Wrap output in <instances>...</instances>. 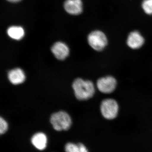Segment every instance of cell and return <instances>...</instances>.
I'll return each mask as SVG.
<instances>
[{
    "instance_id": "1",
    "label": "cell",
    "mask_w": 152,
    "mask_h": 152,
    "mask_svg": "<svg viewBox=\"0 0 152 152\" xmlns=\"http://www.w3.org/2000/svg\"><path fill=\"white\" fill-rule=\"evenodd\" d=\"M75 96L79 100H86L94 96L95 87L91 81L77 78L72 83Z\"/></svg>"
},
{
    "instance_id": "2",
    "label": "cell",
    "mask_w": 152,
    "mask_h": 152,
    "mask_svg": "<svg viewBox=\"0 0 152 152\" xmlns=\"http://www.w3.org/2000/svg\"><path fill=\"white\" fill-rule=\"evenodd\" d=\"M50 123L56 131H67L71 127L72 121L67 113L64 111H59L52 115Z\"/></svg>"
},
{
    "instance_id": "3",
    "label": "cell",
    "mask_w": 152,
    "mask_h": 152,
    "mask_svg": "<svg viewBox=\"0 0 152 152\" xmlns=\"http://www.w3.org/2000/svg\"><path fill=\"white\" fill-rule=\"evenodd\" d=\"M88 39L90 46L96 51H102L107 45V37L101 31H94L89 35Z\"/></svg>"
},
{
    "instance_id": "4",
    "label": "cell",
    "mask_w": 152,
    "mask_h": 152,
    "mask_svg": "<svg viewBox=\"0 0 152 152\" xmlns=\"http://www.w3.org/2000/svg\"><path fill=\"white\" fill-rule=\"evenodd\" d=\"M101 111L104 118L108 120L113 119L116 117L118 112V106L113 99H107L102 102Z\"/></svg>"
},
{
    "instance_id": "5",
    "label": "cell",
    "mask_w": 152,
    "mask_h": 152,
    "mask_svg": "<svg viewBox=\"0 0 152 152\" xmlns=\"http://www.w3.org/2000/svg\"><path fill=\"white\" fill-rule=\"evenodd\" d=\"M97 87L100 91L104 94H110L115 89L117 82L115 79L111 76H107L99 79L97 82Z\"/></svg>"
},
{
    "instance_id": "6",
    "label": "cell",
    "mask_w": 152,
    "mask_h": 152,
    "mask_svg": "<svg viewBox=\"0 0 152 152\" xmlns=\"http://www.w3.org/2000/svg\"><path fill=\"white\" fill-rule=\"evenodd\" d=\"M51 51L57 59L64 60L69 53V50L66 45L62 42H57L52 47Z\"/></svg>"
},
{
    "instance_id": "7",
    "label": "cell",
    "mask_w": 152,
    "mask_h": 152,
    "mask_svg": "<svg viewBox=\"0 0 152 152\" xmlns=\"http://www.w3.org/2000/svg\"><path fill=\"white\" fill-rule=\"evenodd\" d=\"M145 42L144 38L139 32L137 31L130 33L127 40V44L131 48H140L143 45Z\"/></svg>"
},
{
    "instance_id": "8",
    "label": "cell",
    "mask_w": 152,
    "mask_h": 152,
    "mask_svg": "<svg viewBox=\"0 0 152 152\" xmlns=\"http://www.w3.org/2000/svg\"><path fill=\"white\" fill-rule=\"evenodd\" d=\"M64 8L68 13L78 15L83 11L81 0H67L64 4Z\"/></svg>"
},
{
    "instance_id": "9",
    "label": "cell",
    "mask_w": 152,
    "mask_h": 152,
    "mask_svg": "<svg viewBox=\"0 0 152 152\" xmlns=\"http://www.w3.org/2000/svg\"><path fill=\"white\" fill-rule=\"evenodd\" d=\"M8 77L11 83L15 85L21 84L26 80L24 72L20 68H16L10 71Z\"/></svg>"
},
{
    "instance_id": "10",
    "label": "cell",
    "mask_w": 152,
    "mask_h": 152,
    "mask_svg": "<svg viewBox=\"0 0 152 152\" xmlns=\"http://www.w3.org/2000/svg\"><path fill=\"white\" fill-rule=\"evenodd\" d=\"M31 141L33 145L38 150L43 151L46 148L48 138L43 133H36L33 135Z\"/></svg>"
},
{
    "instance_id": "11",
    "label": "cell",
    "mask_w": 152,
    "mask_h": 152,
    "mask_svg": "<svg viewBox=\"0 0 152 152\" xmlns=\"http://www.w3.org/2000/svg\"><path fill=\"white\" fill-rule=\"evenodd\" d=\"M8 35L14 39H21L25 35V31L23 28L19 26H12L7 30Z\"/></svg>"
},
{
    "instance_id": "12",
    "label": "cell",
    "mask_w": 152,
    "mask_h": 152,
    "mask_svg": "<svg viewBox=\"0 0 152 152\" xmlns=\"http://www.w3.org/2000/svg\"><path fill=\"white\" fill-rule=\"evenodd\" d=\"M65 150L66 152H88L86 147L80 143L77 144L68 143L66 144Z\"/></svg>"
},
{
    "instance_id": "13",
    "label": "cell",
    "mask_w": 152,
    "mask_h": 152,
    "mask_svg": "<svg viewBox=\"0 0 152 152\" xmlns=\"http://www.w3.org/2000/svg\"><path fill=\"white\" fill-rule=\"evenodd\" d=\"M142 7L146 13L152 15V0H144Z\"/></svg>"
},
{
    "instance_id": "14",
    "label": "cell",
    "mask_w": 152,
    "mask_h": 152,
    "mask_svg": "<svg viewBox=\"0 0 152 152\" xmlns=\"http://www.w3.org/2000/svg\"><path fill=\"white\" fill-rule=\"evenodd\" d=\"M8 129V124L5 120L0 117V135L5 133Z\"/></svg>"
},
{
    "instance_id": "15",
    "label": "cell",
    "mask_w": 152,
    "mask_h": 152,
    "mask_svg": "<svg viewBox=\"0 0 152 152\" xmlns=\"http://www.w3.org/2000/svg\"><path fill=\"white\" fill-rule=\"evenodd\" d=\"M7 1L11 2H18L20 1L21 0H7Z\"/></svg>"
}]
</instances>
